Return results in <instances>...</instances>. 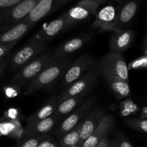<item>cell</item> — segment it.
Segmentation results:
<instances>
[{
    "instance_id": "6da1fadb",
    "label": "cell",
    "mask_w": 147,
    "mask_h": 147,
    "mask_svg": "<svg viewBox=\"0 0 147 147\" xmlns=\"http://www.w3.org/2000/svg\"><path fill=\"white\" fill-rule=\"evenodd\" d=\"M70 64L71 59L68 57L53 60L26 86L25 94H32L54 84L63 77Z\"/></svg>"
},
{
    "instance_id": "7a4b0ae2",
    "label": "cell",
    "mask_w": 147,
    "mask_h": 147,
    "mask_svg": "<svg viewBox=\"0 0 147 147\" xmlns=\"http://www.w3.org/2000/svg\"><path fill=\"white\" fill-rule=\"evenodd\" d=\"M55 60L53 53L45 50L15 72L10 80L12 86L20 89L27 86L45 66Z\"/></svg>"
},
{
    "instance_id": "3957f363",
    "label": "cell",
    "mask_w": 147,
    "mask_h": 147,
    "mask_svg": "<svg viewBox=\"0 0 147 147\" xmlns=\"http://www.w3.org/2000/svg\"><path fill=\"white\" fill-rule=\"evenodd\" d=\"M38 1L39 0H22L0 12V34L21 22Z\"/></svg>"
},
{
    "instance_id": "277c9868",
    "label": "cell",
    "mask_w": 147,
    "mask_h": 147,
    "mask_svg": "<svg viewBox=\"0 0 147 147\" xmlns=\"http://www.w3.org/2000/svg\"><path fill=\"white\" fill-rule=\"evenodd\" d=\"M46 45V42L32 37L20 50L10 57L8 65H9L11 71H17L40 53L47 50Z\"/></svg>"
},
{
    "instance_id": "5b68a950",
    "label": "cell",
    "mask_w": 147,
    "mask_h": 147,
    "mask_svg": "<svg viewBox=\"0 0 147 147\" xmlns=\"http://www.w3.org/2000/svg\"><path fill=\"white\" fill-rule=\"evenodd\" d=\"M100 76V70L98 65L96 68L87 72L73 83L65 87L63 91L57 96L58 103L65 100L67 98L77 96L80 93L87 92L90 93L98 80Z\"/></svg>"
},
{
    "instance_id": "8992f818",
    "label": "cell",
    "mask_w": 147,
    "mask_h": 147,
    "mask_svg": "<svg viewBox=\"0 0 147 147\" xmlns=\"http://www.w3.org/2000/svg\"><path fill=\"white\" fill-rule=\"evenodd\" d=\"M96 100H97L96 95L90 96V97L86 98L76 110L67 115L56 129V136L57 139H59L62 137L65 134L71 130L80 121L83 120L88 113L94 107Z\"/></svg>"
},
{
    "instance_id": "52a82bcc",
    "label": "cell",
    "mask_w": 147,
    "mask_h": 147,
    "mask_svg": "<svg viewBox=\"0 0 147 147\" xmlns=\"http://www.w3.org/2000/svg\"><path fill=\"white\" fill-rule=\"evenodd\" d=\"M100 4L91 0H80L73 7L64 12L68 27L85 22L96 16Z\"/></svg>"
},
{
    "instance_id": "ba28073f",
    "label": "cell",
    "mask_w": 147,
    "mask_h": 147,
    "mask_svg": "<svg viewBox=\"0 0 147 147\" xmlns=\"http://www.w3.org/2000/svg\"><path fill=\"white\" fill-rule=\"evenodd\" d=\"M98 62L96 61L89 54H85L80 56L76 61L71 63L64 73L62 80V86L66 87L77 79L81 77L87 72L96 68Z\"/></svg>"
},
{
    "instance_id": "9c48e42d",
    "label": "cell",
    "mask_w": 147,
    "mask_h": 147,
    "mask_svg": "<svg viewBox=\"0 0 147 147\" xmlns=\"http://www.w3.org/2000/svg\"><path fill=\"white\" fill-rule=\"evenodd\" d=\"M70 0H39L28 15L22 22L28 23L33 27L43 18L65 5Z\"/></svg>"
},
{
    "instance_id": "30bf717a",
    "label": "cell",
    "mask_w": 147,
    "mask_h": 147,
    "mask_svg": "<svg viewBox=\"0 0 147 147\" xmlns=\"http://www.w3.org/2000/svg\"><path fill=\"white\" fill-rule=\"evenodd\" d=\"M98 64L109 69L115 76L129 83V68L121 53L110 50L100 59Z\"/></svg>"
},
{
    "instance_id": "8fae6325",
    "label": "cell",
    "mask_w": 147,
    "mask_h": 147,
    "mask_svg": "<svg viewBox=\"0 0 147 147\" xmlns=\"http://www.w3.org/2000/svg\"><path fill=\"white\" fill-rule=\"evenodd\" d=\"M93 27L97 29L99 32H119L117 29V8L109 4L97 11Z\"/></svg>"
},
{
    "instance_id": "7c38bea8",
    "label": "cell",
    "mask_w": 147,
    "mask_h": 147,
    "mask_svg": "<svg viewBox=\"0 0 147 147\" xmlns=\"http://www.w3.org/2000/svg\"><path fill=\"white\" fill-rule=\"evenodd\" d=\"M100 76H103L108 86L117 100L124 99L131 96L129 83L121 80L111 73L109 69L98 64Z\"/></svg>"
},
{
    "instance_id": "4fadbf2b",
    "label": "cell",
    "mask_w": 147,
    "mask_h": 147,
    "mask_svg": "<svg viewBox=\"0 0 147 147\" xmlns=\"http://www.w3.org/2000/svg\"><path fill=\"white\" fill-rule=\"evenodd\" d=\"M118 3L117 29L119 31L127 29L136 15L141 0H114Z\"/></svg>"
},
{
    "instance_id": "5bb4252c",
    "label": "cell",
    "mask_w": 147,
    "mask_h": 147,
    "mask_svg": "<svg viewBox=\"0 0 147 147\" xmlns=\"http://www.w3.org/2000/svg\"><path fill=\"white\" fill-rule=\"evenodd\" d=\"M93 36H94V33L91 32H85L65 42L63 44L60 45L53 52V57L55 59H62L67 57L70 55L86 45V43L90 41L91 38H93Z\"/></svg>"
},
{
    "instance_id": "9a60e30c",
    "label": "cell",
    "mask_w": 147,
    "mask_h": 147,
    "mask_svg": "<svg viewBox=\"0 0 147 147\" xmlns=\"http://www.w3.org/2000/svg\"><path fill=\"white\" fill-rule=\"evenodd\" d=\"M60 120V118L53 113L49 117L42 119L34 124L26 125L21 137L18 140V144L31 136L50 134Z\"/></svg>"
},
{
    "instance_id": "2e32d148",
    "label": "cell",
    "mask_w": 147,
    "mask_h": 147,
    "mask_svg": "<svg viewBox=\"0 0 147 147\" xmlns=\"http://www.w3.org/2000/svg\"><path fill=\"white\" fill-rule=\"evenodd\" d=\"M106 114V111L101 107H93L85 116L82 123L80 134V139L78 144L81 147L85 141L91 135L95 129L98 127L103 118Z\"/></svg>"
},
{
    "instance_id": "e0dca14e",
    "label": "cell",
    "mask_w": 147,
    "mask_h": 147,
    "mask_svg": "<svg viewBox=\"0 0 147 147\" xmlns=\"http://www.w3.org/2000/svg\"><path fill=\"white\" fill-rule=\"evenodd\" d=\"M68 28L67 19L63 13L60 17L50 22L45 27H43V28H42L33 37L36 40L47 43L49 40L55 37L59 33Z\"/></svg>"
},
{
    "instance_id": "ac0fdd59",
    "label": "cell",
    "mask_w": 147,
    "mask_h": 147,
    "mask_svg": "<svg viewBox=\"0 0 147 147\" xmlns=\"http://www.w3.org/2000/svg\"><path fill=\"white\" fill-rule=\"evenodd\" d=\"M115 124V119L112 115L106 113L100 123L86 139L81 147H95L98 143L106 136H109Z\"/></svg>"
},
{
    "instance_id": "d6986e66",
    "label": "cell",
    "mask_w": 147,
    "mask_h": 147,
    "mask_svg": "<svg viewBox=\"0 0 147 147\" xmlns=\"http://www.w3.org/2000/svg\"><path fill=\"white\" fill-rule=\"evenodd\" d=\"M111 37L109 41V48L111 51L123 53L131 45L134 39V32L130 29H125L117 32Z\"/></svg>"
},
{
    "instance_id": "ffe728a7",
    "label": "cell",
    "mask_w": 147,
    "mask_h": 147,
    "mask_svg": "<svg viewBox=\"0 0 147 147\" xmlns=\"http://www.w3.org/2000/svg\"><path fill=\"white\" fill-rule=\"evenodd\" d=\"M90 92L80 93L77 96L67 98L65 100H63L58 103V106L55 111V114L59 116L60 119L63 117H66L67 115L76 110L80 105H81L86 100L87 96L90 95Z\"/></svg>"
},
{
    "instance_id": "44dd1931",
    "label": "cell",
    "mask_w": 147,
    "mask_h": 147,
    "mask_svg": "<svg viewBox=\"0 0 147 147\" xmlns=\"http://www.w3.org/2000/svg\"><path fill=\"white\" fill-rule=\"evenodd\" d=\"M28 23L21 22L14 27L0 34V45L8 44L15 41H20L22 37L32 28Z\"/></svg>"
},
{
    "instance_id": "7402d4cb",
    "label": "cell",
    "mask_w": 147,
    "mask_h": 147,
    "mask_svg": "<svg viewBox=\"0 0 147 147\" xmlns=\"http://www.w3.org/2000/svg\"><path fill=\"white\" fill-rule=\"evenodd\" d=\"M58 103L57 96H54L49 98L38 111L27 118V125H32L53 115L55 113Z\"/></svg>"
},
{
    "instance_id": "603a6c76",
    "label": "cell",
    "mask_w": 147,
    "mask_h": 147,
    "mask_svg": "<svg viewBox=\"0 0 147 147\" xmlns=\"http://www.w3.org/2000/svg\"><path fill=\"white\" fill-rule=\"evenodd\" d=\"M83 120L80 121L74 128L65 134L62 137L59 139L60 140L59 144H60V147H70L78 144Z\"/></svg>"
},
{
    "instance_id": "cb8c5ba5",
    "label": "cell",
    "mask_w": 147,
    "mask_h": 147,
    "mask_svg": "<svg viewBox=\"0 0 147 147\" xmlns=\"http://www.w3.org/2000/svg\"><path fill=\"white\" fill-rule=\"evenodd\" d=\"M124 123L131 129L146 134L147 132V121L142 118H131L124 121Z\"/></svg>"
},
{
    "instance_id": "d4e9b609",
    "label": "cell",
    "mask_w": 147,
    "mask_h": 147,
    "mask_svg": "<svg viewBox=\"0 0 147 147\" xmlns=\"http://www.w3.org/2000/svg\"><path fill=\"white\" fill-rule=\"evenodd\" d=\"M49 137H50V134L31 136L20 143L19 144V147H37L43 140Z\"/></svg>"
},
{
    "instance_id": "484cf974",
    "label": "cell",
    "mask_w": 147,
    "mask_h": 147,
    "mask_svg": "<svg viewBox=\"0 0 147 147\" xmlns=\"http://www.w3.org/2000/svg\"><path fill=\"white\" fill-rule=\"evenodd\" d=\"M114 137L116 138L119 147H133L126 136L120 130H117L115 132Z\"/></svg>"
},
{
    "instance_id": "4316f807",
    "label": "cell",
    "mask_w": 147,
    "mask_h": 147,
    "mask_svg": "<svg viewBox=\"0 0 147 147\" xmlns=\"http://www.w3.org/2000/svg\"><path fill=\"white\" fill-rule=\"evenodd\" d=\"M18 42L19 41H15L11 43H8V44L0 45V59L4 58L5 56H7L8 53H9V52L15 47Z\"/></svg>"
},
{
    "instance_id": "83f0119b",
    "label": "cell",
    "mask_w": 147,
    "mask_h": 147,
    "mask_svg": "<svg viewBox=\"0 0 147 147\" xmlns=\"http://www.w3.org/2000/svg\"><path fill=\"white\" fill-rule=\"evenodd\" d=\"M22 0H0V12L15 5Z\"/></svg>"
},
{
    "instance_id": "f1b7e54d",
    "label": "cell",
    "mask_w": 147,
    "mask_h": 147,
    "mask_svg": "<svg viewBox=\"0 0 147 147\" xmlns=\"http://www.w3.org/2000/svg\"><path fill=\"white\" fill-rule=\"evenodd\" d=\"M37 147H58L56 144L53 142L52 138H47V139L43 140Z\"/></svg>"
},
{
    "instance_id": "f546056e",
    "label": "cell",
    "mask_w": 147,
    "mask_h": 147,
    "mask_svg": "<svg viewBox=\"0 0 147 147\" xmlns=\"http://www.w3.org/2000/svg\"><path fill=\"white\" fill-rule=\"evenodd\" d=\"M11 55H7V57H4V58L0 62V76L3 74L4 71L9 65V61Z\"/></svg>"
},
{
    "instance_id": "4dcf8cb0",
    "label": "cell",
    "mask_w": 147,
    "mask_h": 147,
    "mask_svg": "<svg viewBox=\"0 0 147 147\" xmlns=\"http://www.w3.org/2000/svg\"><path fill=\"white\" fill-rule=\"evenodd\" d=\"M95 147H109V136L103 137Z\"/></svg>"
},
{
    "instance_id": "1f68e13d",
    "label": "cell",
    "mask_w": 147,
    "mask_h": 147,
    "mask_svg": "<svg viewBox=\"0 0 147 147\" xmlns=\"http://www.w3.org/2000/svg\"><path fill=\"white\" fill-rule=\"evenodd\" d=\"M109 147H119V144H118V142L116 141V138L114 137V139L111 141V142H109Z\"/></svg>"
},
{
    "instance_id": "d6a6232c",
    "label": "cell",
    "mask_w": 147,
    "mask_h": 147,
    "mask_svg": "<svg viewBox=\"0 0 147 147\" xmlns=\"http://www.w3.org/2000/svg\"><path fill=\"white\" fill-rule=\"evenodd\" d=\"M91 1H96V2H97V3H98V4H103V3L106 2V1H110V0H91Z\"/></svg>"
},
{
    "instance_id": "836d02e7",
    "label": "cell",
    "mask_w": 147,
    "mask_h": 147,
    "mask_svg": "<svg viewBox=\"0 0 147 147\" xmlns=\"http://www.w3.org/2000/svg\"><path fill=\"white\" fill-rule=\"evenodd\" d=\"M70 147H80V146H79L78 145H74V146H70Z\"/></svg>"
},
{
    "instance_id": "e575fe53",
    "label": "cell",
    "mask_w": 147,
    "mask_h": 147,
    "mask_svg": "<svg viewBox=\"0 0 147 147\" xmlns=\"http://www.w3.org/2000/svg\"><path fill=\"white\" fill-rule=\"evenodd\" d=\"M4 58H1V59H0V62H1V60H3V59H4Z\"/></svg>"
},
{
    "instance_id": "d590c367",
    "label": "cell",
    "mask_w": 147,
    "mask_h": 147,
    "mask_svg": "<svg viewBox=\"0 0 147 147\" xmlns=\"http://www.w3.org/2000/svg\"><path fill=\"white\" fill-rule=\"evenodd\" d=\"M0 136H1V132H0Z\"/></svg>"
}]
</instances>
